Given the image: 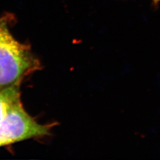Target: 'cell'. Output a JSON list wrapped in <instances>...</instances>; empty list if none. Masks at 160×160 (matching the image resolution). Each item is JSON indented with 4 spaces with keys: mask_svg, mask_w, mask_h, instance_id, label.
Masks as SVG:
<instances>
[{
    "mask_svg": "<svg viewBox=\"0 0 160 160\" xmlns=\"http://www.w3.org/2000/svg\"><path fill=\"white\" fill-rule=\"evenodd\" d=\"M20 84L17 83L0 90V123L10 110L21 102Z\"/></svg>",
    "mask_w": 160,
    "mask_h": 160,
    "instance_id": "obj_3",
    "label": "cell"
},
{
    "mask_svg": "<svg viewBox=\"0 0 160 160\" xmlns=\"http://www.w3.org/2000/svg\"><path fill=\"white\" fill-rule=\"evenodd\" d=\"M8 24L6 17H0V90L21 83L40 67L30 46L16 40Z\"/></svg>",
    "mask_w": 160,
    "mask_h": 160,
    "instance_id": "obj_1",
    "label": "cell"
},
{
    "mask_svg": "<svg viewBox=\"0 0 160 160\" xmlns=\"http://www.w3.org/2000/svg\"><path fill=\"white\" fill-rule=\"evenodd\" d=\"M49 135L50 126L36 122L20 102L10 110L0 123V147Z\"/></svg>",
    "mask_w": 160,
    "mask_h": 160,
    "instance_id": "obj_2",
    "label": "cell"
},
{
    "mask_svg": "<svg viewBox=\"0 0 160 160\" xmlns=\"http://www.w3.org/2000/svg\"><path fill=\"white\" fill-rule=\"evenodd\" d=\"M152 1L155 3V4H160V0H152Z\"/></svg>",
    "mask_w": 160,
    "mask_h": 160,
    "instance_id": "obj_4",
    "label": "cell"
}]
</instances>
